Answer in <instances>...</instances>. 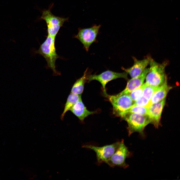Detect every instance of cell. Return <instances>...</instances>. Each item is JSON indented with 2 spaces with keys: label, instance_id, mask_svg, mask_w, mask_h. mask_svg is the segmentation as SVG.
Instances as JSON below:
<instances>
[{
  "label": "cell",
  "instance_id": "cell-1",
  "mask_svg": "<svg viewBox=\"0 0 180 180\" xmlns=\"http://www.w3.org/2000/svg\"><path fill=\"white\" fill-rule=\"evenodd\" d=\"M168 62L164 61L159 63L150 57L149 71L146 75L145 83L155 87H160L167 82L165 72Z\"/></svg>",
  "mask_w": 180,
  "mask_h": 180
},
{
  "label": "cell",
  "instance_id": "cell-2",
  "mask_svg": "<svg viewBox=\"0 0 180 180\" xmlns=\"http://www.w3.org/2000/svg\"><path fill=\"white\" fill-rule=\"evenodd\" d=\"M56 37L48 35L46 39L40 45L37 52L45 58L48 66L54 73L58 74L56 69L55 62L59 56L56 52L55 47Z\"/></svg>",
  "mask_w": 180,
  "mask_h": 180
},
{
  "label": "cell",
  "instance_id": "cell-3",
  "mask_svg": "<svg viewBox=\"0 0 180 180\" xmlns=\"http://www.w3.org/2000/svg\"><path fill=\"white\" fill-rule=\"evenodd\" d=\"M122 118L128 123L127 129L128 136L134 132H137L142 137L145 136L144 129L150 123V119L147 115L130 113L126 114Z\"/></svg>",
  "mask_w": 180,
  "mask_h": 180
},
{
  "label": "cell",
  "instance_id": "cell-4",
  "mask_svg": "<svg viewBox=\"0 0 180 180\" xmlns=\"http://www.w3.org/2000/svg\"><path fill=\"white\" fill-rule=\"evenodd\" d=\"M112 104L113 112L117 116L122 118L125 112L134 104V102L129 94L106 96Z\"/></svg>",
  "mask_w": 180,
  "mask_h": 180
},
{
  "label": "cell",
  "instance_id": "cell-5",
  "mask_svg": "<svg viewBox=\"0 0 180 180\" xmlns=\"http://www.w3.org/2000/svg\"><path fill=\"white\" fill-rule=\"evenodd\" d=\"M132 155V153L125 145L124 140L122 139L120 142L115 152L106 163L112 167L118 166L126 168L128 165L126 163V159Z\"/></svg>",
  "mask_w": 180,
  "mask_h": 180
},
{
  "label": "cell",
  "instance_id": "cell-6",
  "mask_svg": "<svg viewBox=\"0 0 180 180\" xmlns=\"http://www.w3.org/2000/svg\"><path fill=\"white\" fill-rule=\"evenodd\" d=\"M40 18L46 22L48 35L55 37L64 23L68 20V18L54 15L52 13L50 8L42 11Z\"/></svg>",
  "mask_w": 180,
  "mask_h": 180
},
{
  "label": "cell",
  "instance_id": "cell-7",
  "mask_svg": "<svg viewBox=\"0 0 180 180\" xmlns=\"http://www.w3.org/2000/svg\"><path fill=\"white\" fill-rule=\"evenodd\" d=\"M100 26V25H94L90 28L78 29V34L75 37L83 44L84 48L87 52L88 51L91 44L96 42Z\"/></svg>",
  "mask_w": 180,
  "mask_h": 180
},
{
  "label": "cell",
  "instance_id": "cell-8",
  "mask_svg": "<svg viewBox=\"0 0 180 180\" xmlns=\"http://www.w3.org/2000/svg\"><path fill=\"white\" fill-rule=\"evenodd\" d=\"M120 142L102 147L91 145H85L82 147L92 150L96 153L98 164L106 162L116 150Z\"/></svg>",
  "mask_w": 180,
  "mask_h": 180
},
{
  "label": "cell",
  "instance_id": "cell-9",
  "mask_svg": "<svg viewBox=\"0 0 180 180\" xmlns=\"http://www.w3.org/2000/svg\"><path fill=\"white\" fill-rule=\"evenodd\" d=\"M128 74L125 72L120 73L107 70L98 74H90L88 77V81L89 82L95 80L100 82L102 86L104 94L106 96L107 94L106 89V86L108 82L119 78L128 79Z\"/></svg>",
  "mask_w": 180,
  "mask_h": 180
},
{
  "label": "cell",
  "instance_id": "cell-10",
  "mask_svg": "<svg viewBox=\"0 0 180 180\" xmlns=\"http://www.w3.org/2000/svg\"><path fill=\"white\" fill-rule=\"evenodd\" d=\"M166 98L157 103L152 104L148 108L147 115L150 120V123L156 128L160 125L161 115L165 103Z\"/></svg>",
  "mask_w": 180,
  "mask_h": 180
},
{
  "label": "cell",
  "instance_id": "cell-11",
  "mask_svg": "<svg viewBox=\"0 0 180 180\" xmlns=\"http://www.w3.org/2000/svg\"><path fill=\"white\" fill-rule=\"evenodd\" d=\"M134 63L130 68H122V69L129 74L132 78L136 77L140 74L149 64L150 57L141 60L133 57Z\"/></svg>",
  "mask_w": 180,
  "mask_h": 180
},
{
  "label": "cell",
  "instance_id": "cell-12",
  "mask_svg": "<svg viewBox=\"0 0 180 180\" xmlns=\"http://www.w3.org/2000/svg\"><path fill=\"white\" fill-rule=\"evenodd\" d=\"M149 68H146L139 75L129 80L125 88L122 91L117 94L121 95L129 94L131 92L140 87L143 84L146 76L149 71Z\"/></svg>",
  "mask_w": 180,
  "mask_h": 180
},
{
  "label": "cell",
  "instance_id": "cell-13",
  "mask_svg": "<svg viewBox=\"0 0 180 180\" xmlns=\"http://www.w3.org/2000/svg\"><path fill=\"white\" fill-rule=\"evenodd\" d=\"M70 110L81 121H83L88 116L96 112L88 110L82 102V98L74 104Z\"/></svg>",
  "mask_w": 180,
  "mask_h": 180
},
{
  "label": "cell",
  "instance_id": "cell-14",
  "mask_svg": "<svg viewBox=\"0 0 180 180\" xmlns=\"http://www.w3.org/2000/svg\"><path fill=\"white\" fill-rule=\"evenodd\" d=\"M91 74L88 68H87L83 76L78 79L72 86L71 93L77 94H81L84 90L85 83L88 80V77Z\"/></svg>",
  "mask_w": 180,
  "mask_h": 180
},
{
  "label": "cell",
  "instance_id": "cell-15",
  "mask_svg": "<svg viewBox=\"0 0 180 180\" xmlns=\"http://www.w3.org/2000/svg\"><path fill=\"white\" fill-rule=\"evenodd\" d=\"M172 87L168 86L166 82L153 95L150 100L151 105L158 102L165 98Z\"/></svg>",
  "mask_w": 180,
  "mask_h": 180
},
{
  "label": "cell",
  "instance_id": "cell-16",
  "mask_svg": "<svg viewBox=\"0 0 180 180\" xmlns=\"http://www.w3.org/2000/svg\"><path fill=\"white\" fill-rule=\"evenodd\" d=\"M81 98V94L70 93L68 97L64 111L61 116V118L62 120L64 118L66 112L70 110L74 104Z\"/></svg>",
  "mask_w": 180,
  "mask_h": 180
},
{
  "label": "cell",
  "instance_id": "cell-17",
  "mask_svg": "<svg viewBox=\"0 0 180 180\" xmlns=\"http://www.w3.org/2000/svg\"><path fill=\"white\" fill-rule=\"evenodd\" d=\"M148 110V108H147L134 104L125 112L124 116L126 114L130 113L147 115Z\"/></svg>",
  "mask_w": 180,
  "mask_h": 180
},
{
  "label": "cell",
  "instance_id": "cell-18",
  "mask_svg": "<svg viewBox=\"0 0 180 180\" xmlns=\"http://www.w3.org/2000/svg\"><path fill=\"white\" fill-rule=\"evenodd\" d=\"M144 84V86L142 95L150 100L154 94L160 88V86H153L147 85L145 83Z\"/></svg>",
  "mask_w": 180,
  "mask_h": 180
},
{
  "label": "cell",
  "instance_id": "cell-19",
  "mask_svg": "<svg viewBox=\"0 0 180 180\" xmlns=\"http://www.w3.org/2000/svg\"><path fill=\"white\" fill-rule=\"evenodd\" d=\"M144 86V84H143L141 86L133 90L129 94L134 101L136 100L142 95Z\"/></svg>",
  "mask_w": 180,
  "mask_h": 180
},
{
  "label": "cell",
  "instance_id": "cell-20",
  "mask_svg": "<svg viewBox=\"0 0 180 180\" xmlns=\"http://www.w3.org/2000/svg\"><path fill=\"white\" fill-rule=\"evenodd\" d=\"M134 105L148 108L151 105L150 101L142 95L134 102Z\"/></svg>",
  "mask_w": 180,
  "mask_h": 180
}]
</instances>
